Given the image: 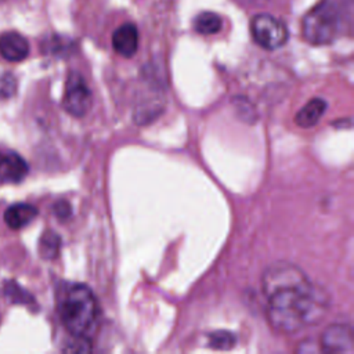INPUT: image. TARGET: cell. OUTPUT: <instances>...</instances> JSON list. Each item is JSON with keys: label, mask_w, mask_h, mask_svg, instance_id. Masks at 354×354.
I'll return each instance as SVG.
<instances>
[{"label": "cell", "mask_w": 354, "mask_h": 354, "mask_svg": "<svg viewBox=\"0 0 354 354\" xmlns=\"http://www.w3.org/2000/svg\"><path fill=\"white\" fill-rule=\"evenodd\" d=\"M267 318L279 332L293 333L321 321L329 308V296L303 270L288 261L268 266L261 277Z\"/></svg>", "instance_id": "obj_1"}, {"label": "cell", "mask_w": 354, "mask_h": 354, "mask_svg": "<svg viewBox=\"0 0 354 354\" xmlns=\"http://www.w3.org/2000/svg\"><path fill=\"white\" fill-rule=\"evenodd\" d=\"M351 19V0H321L303 18V37L324 46L340 37Z\"/></svg>", "instance_id": "obj_2"}, {"label": "cell", "mask_w": 354, "mask_h": 354, "mask_svg": "<svg viewBox=\"0 0 354 354\" xmlns=\"http://www.w3.org/2000/svg\"><path fill=\"white\" fill-rule=\"evenodd\" d=\"M61 321L72 336L88 337L97 324L98 303L84 283H69L58 300Z\"/></svg>", "instance_id": "obj_3"}, {"label": "cell", "mask_w": 354, "mask_h": 354, "mask_svg": "<svg viewBox=\"0 0 354 354\" xmlns=\"http://www.w3.org/2000/svg\"><path fill=\"white\" fill-rule=\"evenodd\" d=\"M250 33L253 40L266 50H277L282 47L289 37L286 25L270 15V14H257L250 22Z\"/></svg>", "instance_id": "obj_4"}, {"label": "cell", "mask_w": 354, "mask_h": 354, "mask_svg": "<svg viewBox=\"0 0 354 354\" xmlns=\"http://www.w3.org/2000/svg\"><path fill=\"white\" fill-rule=\"evenodd\" d=\"M62 106L75 118H83L90 111L91 91L84 79L76 72H72L66 79Z\"/></svg>", "instance_id": "obj_5"}, {"label": "cell", "mask_w": 354, "mask_h": 354, "mask_svg": "<svg viewBox=\"0 0 354 354\" xmlns=\"http://www.w3.org/2000/svg\"><path fill=\"white\" fill-rule=\"evenodd\" d=\"M353 330L348 325L344 324H333L324 329L319 344L321 350L325 353H335V354H343V353H353Z\"/></svg>", "instance_id": "obj_6"}, {"label": "cell", "mask_w": 354, "mask_h": 354, "mask_svg": "<svg viewBox=\"0 0 354 354\" xmlns=\"http://www.w3.org/2000/svg\"><path fill=\"white\" fill-rule=\"evenodd\" d=\"M29 54L28 40L17 32L0 35V55L8 62H19Z\"/></svg>", "instance_id": "obj_7"}, {"label": "cell", "mask_w": 354, "mask_h": 354, "mask_svg": "<svg viewBox=\"0 0 354 354\" xmlns=\"http://www.w3.org/2000/svg\"><path fill=\"white\" fill-rule=\"evenodd\" d=\"M112 47L122 57H133L138 47V30L136 25L131 22L120 25L112 33Z\"/></svg>", "instance_id": "obj_8"}, {"label": "cell", "mask_w": 354, "mask_h": 354, "mask_svg": "<svg viewBox=\"0 0 354 354\" xmlns=\"http://www.w3.org/2000/svg\"><path fill=\"white\" fill-rule=\"evenodd\" d=\"M37 213L39 210L36 206L25 202H18L6 209L3 214V220L8 228L21 230L28 224H30L36 218Z\"/></svg>", "instance_id": "obj_9"}, {"label": "cell", "mask_w": 354, "mask_h": 354, "mask_svg": "<svg viewBox=\"0 0 354 354\" xmlns=\"http://www.w3.org/2000/svg\"><path fill=\"white\" fill-rule=\"evenodd\" d=\"M28 171H29V166L21 155H18L15 152L1 155L0 178L10 181V183H19L25 178Z\"/></svg>", "instance_id": "obj_10"}, {"label": "cell", "mask_w": 354, "mask_h": 354, "mask_svg": "<svg viewBox=\"0 0 354 354\" xmlns=\"http://www.w3.org/2000/svg\"><path fill=\"white\" fill-rule=\"evenodd\" d=\"M326 101L322 98H313L307 104H304L295 116V122L297 126L308 129L318 123L321 116L326 111Z\"/></svg>", "instance_id": "obj_11"}, {"label": "cell", "mask_w": 354, "mask_h": 354, "mask_svg": "<svg viewBox=\"0 0 354 354\" xmlns=\"http://www.w3.org/2000/svg\"><path fill=\"white\" fill-rule=\"evenodd\" d=\"M223 26L221 18L210 11L201 12L194 19V29L201 35H214Z\"/></svg>", "instance_id": "obj_12"}, {"label": "cell", "mask_w": 354, "mask_h": 354, "mask_svg": "<svg viewBox=\"0 0 354 354\" xmlns=\"http://www.w3.org/2000/svg\"><path fill=\"white\" fill-rule=\"evenodd\" d=\"M61 249V236L54 231H44L39 241V253L44 260H53Z\"/></svg>", "instance_id": "obj_13"}, {"label": "cell", "mask_w": 354, "mask_h": 354, "mask_svg": "<svg viewBox=\"0 0 354 354\" xmlns=\"http://www.w3.org/2000/svg\"><path fill=\"white\" fill-rule=\"evenodd\" d=\"M3 286H4L3 288L4 295L8 297L10 301H12L15 304H25V306L35 304L33 296L28 290H25L18 282L8 279V281H4Z\"/></svg>", "instance_id": "obj_14"}, {"label": "cell", "mask_w": 354, "mask_h": 354, "mask_svg": "<svg viewBox=\"0 0 354 354\" xmlns=\"http://www.w3.org/2000/svg\"><path fill=\"white\" fill-rule=\"evenodd\" d=\"M207 343L216 350H230L235 344V336L230 330H214L207 335Z\"/></svg>", "instance_id": "obj_15"}, {"label": "cell", "mask_w": 354, "mask_h": 354, "mask_svg": "<svg viewBox=\"0 0 354 354\" xmlns=\"http://www.w3.org/2000/svg\"><path fill=\"white\" fill-rule=\"evenodd\" d=\"M62 350L68 353H88L91 351V343L88 337L73 336V339L68 342Z\"/></svg>", "instance_id": "obj_16"}, {"label": "cell", "mask_w": 354, "mask_h": 354, "mask_svg": "<svg viewBox=\"0 0 354 354\" xmlns=\"http://www.w3.org/2000/svg\"><path fill=\"white\" fill-rule=\"evenodd\" d=\"M15 79L11 75H3L0 76V97H10L15 93Z\"/></svg>", "instance_id": "obj_17"}, {"label": "cell", "mask_w": 354, "mask_h": 354, "mask_svg": "<svg viewBox=\"0 0 354 354\" xmlns=\"http://www.w3.org/2000/svg\"><path fill=\"white\" fill-rule=\"evenodd\" d=\"M72 213V207L69 205V202L66 201H58L54 205V214L59 218V220H66Z\"/></svg>", "instance_id": "obj_18"}, {"label": "cell", "mask_w": 354, "mask_h": 354, "mask_svg": "<svg viewBox=\"0 0 354 354\" xmlns=\"http://www.w3.org/2000/svg\"><path fill=\"white\" fill-rule=\"evenodd\" d=\"M0 159H1V155H0Z\"/></svg>", "instance_id": "obj_19"}]
</instances>
